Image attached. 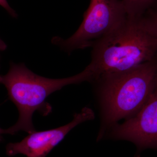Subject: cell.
Returning a JSON list of instances; mask_svg holds the SVG:
<instances>
[{
    "label": "cell",
    "mask_w": 157,
    "mask_h": 157,
    "mask_svg": "<svg viewBox=\"0 0 157 157\" xmlns=\"http://www.w3.org/2000/svg\"><path fill=\"white\" fill-rule=\"evenodd\" d=\"M157 81V57L130 70L99 77L95 84L101 113L98 140L121 120L135 115L146 103Z\"/></svg>",
    "instance_id": "6da1fadb"
},
{
    "label": "cell",
    "mask_w": 157,
    "mask_h": 157,
    "mask_svg": "<svg viewBox=\"0 0 157 157\" xmlns=\"http://www.w3.org/2000/svg\"><path fill=\"white\" fill-rule=\"evenodd\" d=\"M87 67L93 83L107 74L123 72L157 57V38L142 17L130 18L93 45Z\"/></svg>",
    "instance_id": "7a4b0ae2"
},
{
    "label": "cell",
    "mask_w": 157,
    "mask_h": 157,
    "mask_svg": "<svg viewBox=\"0 0 157 157\" xmlns=\"http://www.w3.org/2000/svg\"><path fill=\"white\" fill-rule=\"evenodd\" d=\"M91 73L87 67L75 76L50 78L37 75L23 63L11 62L6 75H0V83L5 86L9 99L17 107L19 117L14 125L6 129V134L13 135L20 131L29 134L36 132L33 116L36 111L44 116L52 111L46 99L52 93L71 84L91 82Z\"/></svg>",
    "instance_id": "3957f363"
},
{
    "label": "cell",
    "mask_w": 157,
    "mask_h": 157,
    "mask_svg": "<svg viewBox=\"0 0 157 157\" xmlns=\"http://www.w3.org/2000/svg\"><path fill=\"white\" fill-rule=\"evenodd\" d=\"M128 18L122 0H90L78 29L70 38L56 36L52 43L70 54L92 47Z\"/></svg>",
    "instance_id": "277c9868"
},
{
    "label": "cell",
    "mask_w": 157,
    "mask_h": 157,
    "mask_svg": "<svg viewBox=\"0 0 157 157\" xmlns=\"http://www.w3.org/2000/svg\"><path fill=\"white\" fill-rule=\"evenodd\" d=\"M109 131L114 139L134 143L139 152L157 149V81L148 100L138 112Z\"/></svg>",
    "instance_id": "5b68a950"
},
{
    "label": "cell",
    "mask_w": 157,
    "mask_h": 157,
    "mask_svg": "<svg viewBox=\"0 0 157 157\" xmlns=\"http://www.w3.org/2000/svg\"><path fill=\"white\" fill-rule=\"evenodd\" d=\"M94 118L92 109L84 107L74 114L72 121L64 126L42 132L36 131L20 142L9 143L6 146V154L9 156L21 154L27 157H45L73 128Z\"/></svg>",
    "instance_id": "8992f818"
},
{
    "label": "cell",
    "mask_w": 157,
    "mask_h": 157,
    "mask_svg": "<svg viewBox=\"0 0 157 157\" xmlns=\"http://www.w3.org/2000/svg\"><path fill=\"white\" fill-rule=\"evenodd\" d=\"M128 17L139 18L151 9H157V0H122Z\"/></svg>",
    "instance_id": "52a82bcc"
},
{
    "label": "cell",
    "mask_w": 157,
    "mask_h": 157,
    "mask_svg": "<svg viewBox=\"0 0 157 157\" xmlns=\"http://www.w3.org/2000/svg\"><path fill=\"white\" fill-rule=\"evenodd\" d=\"M142 18L147 27L157 38V9L149 10Z\"/></svg>",
    "instance_id": "ba28073f"
},
{
    "label": "cell",
    "mask_w": 157,
    "mask_h": 157,
    "mask_svg": "<svg viewBox=\"0 0 157 157\" xmlns=\"http://www.w3.org/2000/svg\"><path fill=\"white\" fill-rule=\"evenodd\" d=\"M0 6L2 7L9 13L11 17L16 18L17 17V13L9 6L7 0H0Z\"/></svg>",
    "instance_id": "9c48e42d"
},
{
    "label": "cell",
    "mask_w": 157,
    "mask_h": 157,
    "mask_svg": "<svg viewBox=\"0 0 157 157\" xmlns=\"http://www.w3.org/2000/svg\"><path fill=\"white\" fill-rule=\"evenodd\" d=\"M7 45L4 41L0 38V53L4 51L7 48Z\"/></svg>",
    "instance_id": "30bf717a"
},
{
    "label": "cell",
    "mask_w": 157,
    "mask_h": 157,
    "mask_svg": "<svg viewBox=\"0 0 157 157\" xmlns=\"http://www.w3.org/2000/svg\"><path fill=\"white\" fill-rule=\"evenodd\" d=\"M4 134H6V130H5V129L0 128V141L2 140V135Z\"/></svg>",
    "instance_id": "8fae6325"
}]
</instances>
